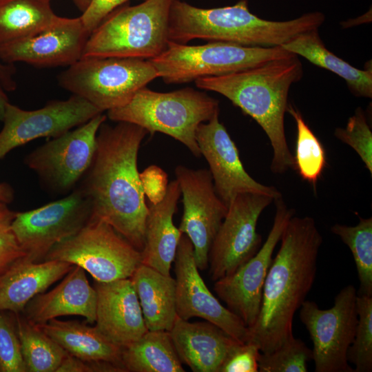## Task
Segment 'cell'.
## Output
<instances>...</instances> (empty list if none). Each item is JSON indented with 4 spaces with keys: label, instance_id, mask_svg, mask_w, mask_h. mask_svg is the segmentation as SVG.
I'll return each instance as SVG.
<instances>
[{
    "label": "cell",
    "instance_id": "6da1fadb",
    "mask_svg": "<svg viewBox=\"0 0 372 372\" xmlns=\"http://www.w3.org/2000/svg\"><path fill=\"white\" fill-rule=\"evenodd\" d=\"M147 133L131 123H102L92 162L77 186L90 205V219L109 224L140 251L148 208L137 160Z\"/></svg>",
    "mask_w": 372,
    "mask_h": 372
},
{
    "label": "cell",
    "instance_id": "7a4b0ae2",
    "mask_svg": "<svg viewBox=\"0 0 372 372\" xmlns=\"http://www.w3.org/2000/svg\"><path fill=\"white\" fill-rule=\"evenodd\" d=\"M269 268L247 342L268 353L293 338V320L314 283L322 236L310 216L289 219Z\"/></svg>",
    "mask_w": 372,
    "mask_h": 372
},
{
    "label": "cell",
    "instance_id": "3957f363",
    "mask_svg": "<svg viewBox=\"0 0 372 372\" xmlns=\"http://www.w3.org/2000/svg\"><path fill=\"white\" fill-rule=\"evenodd\" d=\"M298 56L293 54L243 71L194 81L202 90L224 96L258 123L273 148L271 170L278 174L295 169L284 120L290 87L303 76L302 65Z\"/></svg>",
    "mask_w": 372,
    "mask_h": 372
},
{
    "label": "cell",
    "instance_id": "277c9868",
    "mask_svg": "<svg viewBox=\"0 0 372 372\" xmlns=\"http://www.w3.org/2000/svg\"><path fill=\"white\" fill-rule=\"evenodd\" d=\"M324 20V14L320 12L288 21L264 19L251 12L247 0L214 8L174 0L169 14L168 39L180 44L201 39L245 46H282L302 32L318 29Z\"/></svg>",
    "mask_w": 372,
    "mask_h": 372
},
{
    "label": "cell",
    "instance_id": "5b68a950",
    "mask_svg": "<svg viewBox=\"0 0 372 372\" xmlns=\"http://www.w3.org/2000/svg\"><path fill=\"white\" fill-rule=\"evenodd\" d=\"M219 112V101L205 92L185 87L159 92L144 87L124 105L107 111L106 116L114 122L139 125L152 134H167L200 157L196 129Z\"/></svg>",
    "mask_w": 372,
    "mask_h": 372
},
{
    "label": "cell",
    "instance_id": "8992f818",
    "mask_svg": "<svg viewBox=\"0 0 372 372\" xmlns=\"http://www.w3.org/2000/svg\"><path fill=\"white\" fill-rule=\"evenodd\" d=\"M174 0H145L121 6L90 33L82 58L131 57L149 60L167 47L169 14Z\"/></svg>",
    "mask_w": 372,
    "mask_h": 372
},
{
    "label": "cell",
    "instance_id": "52a82bcc",
    "mask_svg": "<svg viewBox=\"0 0 372 372\" xmlns=\"http://www.w3.org/2000/svg\"><path fill=\"white\" fill-rule=\"evenodd\" d=\"M291 54L282 46H245L223 41L189 45L169 41L166 49L149 61L158 77L172 84L240 72Z\"/></svg>",
    "mask_w": 372,
    "mask_h": 372
},
{
    "label": "cell",
    "instance_id": "ba28073f",
    "mask_svg": "<svg viewBox=\"0 0 372 372\" xmlns=\"http://www.w3.org/2000/svg\"><path fill=\"white\" fill-rule=\"evenodd\" d=\"M149 60L131 57L82 58L58 76L60 86L102 112L121 107L158 78Z\"/></svg>",
    "mask_w": 372,
    "mask_h": 372
},
{
    "label": "cell",
    "instance_id": "9c48e42d",
    "mask_svg": "<svg viewBox=\"0 0 372 372\" xmlns=\"http://www.w3.org/2000/svg\"><path fill=\"white\" fill-rule=\"evenodd\" d=\"M141 251L109 224L90 219L78 232L54 246L43 260L81 267L95 281L130 278L141 264Z\"/></svg>",
    "mask_w": 372,
    "mask_h": 372
},
{
    "label": "cell",
    "instance_id": "30bf717a",
    "mask_svg": "<svg viewBox=\"0 0 372 372\" xmlns=\"http://www.w3.org/2000/svg\"><path fill=\"white\" fill-rule=\"evenodd\" d=\"M106 118V114H99L26 156L25 165L47 190L67 195L78 186L92 162L96 135Z\"/></svg>",
    "mask_w": 372,
    "mask_h": 372
},
{
    "label": "cell",
    "instance_id": "8fae6325",
    "mask_svg": "<svg viewBox=\"0 0 372 372\" xmlns=\"http://www.w3.org/2000/svg\"><path fill=\"white\" fill-rule=\"evenodd\" d=\"M358 292L352 285L344 287L328 309L317 303L304 300L300 309V319L312 341V360L316 372H354L347 360L356 326Z\"/></svg>",
    "mask_w": 372,
    "mask_h": 372
},
{
    "label": "cell",
    "instance_id": "7c38bea8",
    "mask_svg": "<svg viewBox=\"0 0 372 372\" xmlns=\"http://www.w3.org/2000/svg\"><path fill=\"white\" fill-rule=\"evenodd\" d=\"M90 218L89 202L76 187L61 199L16 212L12 227L24 257L39 262L54 246L78 232Z\"/></svg>",
    "mask_w": 372,
    "mask_h": 372
},
{
    "label": "cell",
    "instance_id": "4fadbf2b",
    "mask_svg": "<svg viewBox=\"0 0 372 372\" xmlns=\"http://www.w3.org/2000/svg\"><path fill=\"white\" fill-rule=\"evenodd\" d=\"M274 198L254 193L236 195L211 244L209 273L213 281L228 276L251 258L262 245L257 223L263 210Z\"/></svg>",
    "mask_w": 372,
    "mask_h": 372
},
{
    "label": "cell",
    "instance_id": "5bb4252c",
    "mask_svg": "<svg viewBox=\"0 0 372 372\" xmlns=\"http://www.w3.org/2000/svg\"><path fill=\"white\" fill-rule=\"evenodd\" d=\"M174 172L183 204L178 228L191 240L198 269L205 270L211 244L228 207L218 196L209 169L180 165Z\"/></svg>",
    "mask_w": 372,
    "mask_h": 372
},
{
    "label": "cell",
    "instance_id": "9a60e30c",
    "mask_svg": "<svg viewBox=\"0 0 372 372\" xmlns=\"http://www.w3.org/2000/svg\"><path fill=\"white\" fill-rule=\"evenodd\" d=\"M276 212L265 242L256 254L232 273L214 283V291L227 307L249 328L258 317L264 282L272 262L274 249L294 210L282 196L274 200Z\"/></svg>",
    "mask_w": 372,
    "mask_h": 372
},
{
    "label": "cell",
    "instance_id": "2e32d148",
    "mask_svg": "<svg viewBox=\"0 0 372 372\" xmlns=\"http://www.w3.org/2000/svg\"><path fill=\"white\" fill-rule=\"evenodd\" d=\"M103 113L85 99L72 94L35 110L7 104L0 132V160L13 149L32 140L55 138Z\"/></svg>",
    "mask_w": 372,
    "mask_h": 372
},
{
    "label": "cell",
    "instance_id": "e0dca14e",
    "mask_svg": "<svg viewBox=\"0 0 372 372\" xmlns=\"http://www.w3.org/2000/svg\"><path fill=\"white\" fill-rule=\"evenodd\" d=\"M177 316L186 320L198 317L221 328L240 342H247L249 329L243 321L211 293L196 265L194 247L182 234L174 260Z\"/></svg>",
    "mask_w": 372,
    "mask_h": 372
},
{
    "label": "cell",
    "instance_id": "ac0fdd59",
    "mask_svg": "<svg viewBox=\"0 0 372 372\" xmlns=\"http://www.w3.org/2000/svg\"><path fill=\"white\" fill-rule=\"evenodd\" d=\"M196 140L209 165L215 190L227 207L241 193L265 194L274 200L282 196L275 187L257 182L246 172L235 143L219 121V113L198 126Z\"/></svg>",
    "mask_w": 372,
    "mask_h": 372
},
{
    "label": "cell",
    "instance_id": "d6986e66",
    "mask_svg": "<svg viewBox=\"0 0 372 372\" xmlns=\"http://www.w3.org/2000/svg\"><path fill=\"white\" fill-rule=\"evenodd\" d=\"M89 36L80 17L58 16L37 34L0 48V59L37 67L70 66L81 59Z\"/></svg>",
    "mask_w": 372,
    "mask_h": 372
},
{
    "label": "cell",
    "instance_id": "ffe728a7",
    "mask_svg": "<svg viewBox=\"0 0 372 372\" xmlns=\"http://www.w3.org/2000/svg\"><path fill=\"white\" fill-rule=\"evenodd\" d=\"M96 293L95 326L122 348L147 331L139 300L130 278L94 282Z\"/></svg>",
    "mask_w": 372,
    "mask_h": 372
},
{
    "label": "cell",
    "instance_id": "44dd1931",
    "mask_svg": "<svg viewBox=\"0 0 372 372\" xmlns=\"http://www.w3.org/2000/svg\"><path fill=\"white\" fill-rule=\"evenodd\" d=\"M169 333L181 362L194 372H220L230 353L242 343L211 322H190L178 316Z\"/></svg>",
    "mask_w": 372,
    "mask_h": 372
},
{
    "label": "cell",
    "instance_id": "7402d4cb",
    "mask_svg": "<svg viewBox=\"0 0 372 372\" xmlns=\"http://www.w3.org/2000/svg\"><path fill=\"white\" fill-rule=\"evenodd\" d=\"M96 293L85 271L73 268L53 289L33 298L25 306L23 316L35 324L45 323L58 317L81 316L90 324L96 320Z\"/></svg>",
    "mask_w": 372,
    "mask_h": 372
},
{
    "label": "cell",
    "instance_id": "603a6c76",
    "mask_svg": "<svg viewBox=\"0 0 372 372\" xmlns=\"http://www.w3.org/2000/svg\"><path fill=\"white\" fill-rule=\"evenodd\" d=\"M74 266L59 260L18 259L0 275V311L23 312L33 298L64 278Z\"/></svg>",
    "mask_w": 372,
    "mask_h": 372
},
{
    "label": "cell",
    "instance_id": "cb8c5ba5",
    "mask_svg": "<svg viewBox=\"0 0 372 372\" xmlns=\"http://www.w3.org/2000/svg\"><path fill=\"white\" fill-rule=\"evenodd\" d=\"M180 190L176 179L168 184L164 198L157 204L147 203L145 242L141 263L165 275H170L178 245L182 235L173 223Z\"/></svg>",
    "mask_w": 372,
    "mask_h": 372
},
{
    "label": "cell",
    "instance_id": "d4e9b609",
    "mask_svg": "<svg viewBox=\"0 0 372 372\" xmlns=\"http://www.w3.org/2000/svg\"><path fill=\"white\" fill-rule=\"evenodd\" d=\"M37 324L68 353L87 362H109L126 372L122 364L123 348L111 341L96 326L56 318Z\"/></svg>",
    "mask_w": 372,
    "mask_h": 372
},
{
    "label": "cell",
    "instance_id": "484cf974",
    "mask_svg": "<svg viewBox=\"0 0 372 372\" xmlns=\"http://www.w3.org/2000/svg\"><path fill=\"white\" fill-rule=\"evenodd\" d=\"M130 279L147 330L169 331L177 317L175 279L142 263Z\"/></svg>",
    "mask_w": 372,
    "mask_h": 372
},
{
    "label": "cell",
    "instance_id": "4316f807",
    "mask_svg": "<svg viewBox=\"0 0 372 372\" xmlns=\"http://www.w3.org/2000/svg\"><path fill=\"white\" fill-rule=\"evenodd\" d=\"M282 47L301 56L311 63L342 78L351 92L357 97H372V69L360 70L351 65L329 51L322 41L318 29L302 32Z\"/></svg>",
    "mask_w": 372,
    "mask_h": 372
},
{
    "label": "cell",
    "instance_id": "83f0119b",
    "mask_svg": "<svg viewBox=\"0 0 372 372\" xmlns=\"http://www.w3.org/2000/svg\"><path fill=\"white\" fill-rule=\"evenodd\" d=\"M126 372H184L169 331L147 330L122 349Z\"/></svg>",
    "mask_w": 372,
    "mask_h": 372
},
{
    "label": "cell",
    "instance_id": "f1b7e54d",
    "mask_svg": "<svg viewBox=\"0 0 372 372\" xmlns=\"http://www.w3.org/2000/svg\"><path fill=\"white\" fill-rule=\"evenodd\" d=\"M51 0H10L0 3V48L42 31L58 17Z\"/></svg>",
    "mask_w": 372,
    "mask_h": 372
},
{
    "label": "cell",
    "instance_id": "f546056e",
    "mask_svg": "<svg viewBox=\"0 0 372 372\" xmlns=\"http://www.w3.org/2000/svg\"><path fill=\"white\" fill-rule=\"evenodd\" d=\"M14 314L27 372H56L68 353L37 324Z\"/></svg>",
    "mask_w": 372,
    "mask_h": 372
},
{
    "label": "cell",
    "instance_id": "4dcf8cb0",
    "mask_svg": "<svg viewBox=\"0 0 372 372\" xmlns=\"http://www.w3.org/2000/svg\"><path fill=\"white\" fill-rule=\"evenodd\" d=\"M331 231L349 248L355 264L358 294L372 296V218H361L354 226L336 223Z\"/></svg>",
    "mask_w": 372,
    "mask_h": 372
},
{
    "label": "cell",
    "instance_id": "1f68e13d",
    "mask_svg": "<svg viewBox=\"0 0 372 372\" xmlns=\"http://www.w3.org/2000/svg\"><path fill=\"white\" fill-rule=\"evenodd\" d=\"M287 112L293 118L297 128L295 169L316 189L327 164L325 150L301 112L291 104H288Z\"/></svg>",
    "mask_w": 372,
    "mask_h": 372
},
{
    "label": "cell",
    "instance_id": "d6a6232c",
    "mask_svg": "<svg viewBox=\"0 0 372 372\" xmlns=\"http://www.w3.org/2000/svg\"><path fill=\"white\" fill-rule=\"evenodd\" d=\"M358 324L352 344L347 351L354 372L372 371V296L358 294Z\"/></svg>",
    "mask_w": 372,
    "mask_h": 372
},
{
    "label": "cell",
    "instance_id": "836d02e7",
    "mask_svg": "<svg viewBox=\"0 0 372 372\" xmlns=\"http://www.w3.org/2000/svg\"><path fill=\"white\" fill-rule=\"evenodd\" d=\"M312 360V351L300 339L295 337L268 353H260L259 372H307Z\"/></svg>",
    "mask_w": 372,
    "mask_h": 372
},
{
    "label": "cell",
    "instance_id": "e575fe53",
    "mask_svg": "<svg viewBox=\"0 0 372 372\" xmlns=\"http://www.w3.org/2000/svg\"><path fill=\"white\" fill-rule=\"evenodd\" d=\"M335 136L353 148L372 175V132L362 109L359 107L345 127H338Z\"/></svg>",
    "mask_w": 372,
    "mask_h": 372
},
{
    "label": "cell",
    "instance_id": "d590c367",
    "mask_svg": "<svg viewBox=\"0 0 372 372\" xmlns=\"http://www.w3.org/2000/svg\"><path fill=\"white\" fill-rule=\"evenodd\" d=\"M0 372H27L17 332L15 314L0 311Z\"/></svg>",
    "mask_w": 372,
    "mask_h": 372
},
{
    "label": "cell",
    "instance_id": "8d00e7d4",
    "mask_svg": "<svg viewBox=\"0 0 372 372\" xmlns=\"http://www.w3.org/2000/svg\"><path fill=\"white\" fill-rule=\"evenodd\" d=\"M15 214L8 203L0 201V275L25 256L12 227Z\"/></svg>",
    "mask_w": 372,
    "mask_h": 372
},
{
    "label": "cell",
    "instance_id": "74e56055",
    "mask_svg": "<svg viewBox=\"0 0 372 372\" xmlns=\"http://www.w3.org/2000/svg\"><path fill=\"white\" fill-rule=\"evenodd\" d=\"M260 353L255 344L240 343L227 358L220 372H258Z\"/></svg>",
    "mask_w": 372,
    "mask_h": 372
},
{
    "label": "cell",
    "instance_id": "f35d334b",
    "mask_svg": "<svg viewBox=\"0 0 372 372\" xmlns=\"http://www.w3.org/2000/svg\"><path fill=\"white\" fill-rule=\"evenodd\" d=\"M140 179L145 196L152 204L160 203L165 197L167 187V173L156 165H150L140 173Z\"/></svg>",
    "mask_w": 372,
    "mask_h": 372
},
{
    "label": "cell",
    "instance_id": "ab89813d",
    "mask_svg": "<svg viewBox=\"0 0 372 372\" xmlns=\"http://www.w3.org/2000/svg\"><path fill=\"white\" fill-rule=\"evenodd\" d=\"M129 1L130 0H92L80 17L87 31L90 34L112 11Z\"/></svg>",
    "mask_w": 372,
    "mask_h": 372
},
{
    "label": "cell",
    "instance_id": "60d3db41",
    "mask_svg": "<svg viewBox=\"0 0 372 372\" xmlns=\"http://www.w3.org/2000/svg\"><path fill=\"white\" fill-rule=\"evenodd\" d=\"M56 372H100V367L99 362H87L67 353Z\"/></svg>",
    "mask_w": 372,
    "mask_h": 372
},
{
    "label": "cell",
    "instance_id": "b9f144b4",
    "mask_svg": "<svg viewBox=\"0 0 372 372\" xmlns=\"http://www.w3.org/2000/svg\"><path fill=\"white\" fill-rule=\"evenodd\" d=\"M14 68L12 65L2 64L0 62V81L6 91H13L17 84L12 77Z\"/></svg>",
    "mask_w": 372,
    "mask_h": 372
},
{
    "label": "cell",
    "instance_id": "7bdbcfd3",
    "mask_svg": "<svg viewBox=\"0 0 372 372\" xmlns=\"http://www.w3.org/2000/svg\"><path fill=\"white\" fill-rule=\"evenodd\" d=\"M14 198V191L7 183H0V201L10 203Z\"/></svg>",
    "mask_w": 372,
    "mask_h": 372
},
{
    "label": "cell",
    "instance_id": "ee69618b",
    "mask_svg": "<svg viewBox=\"0 0 372 372\" xmlns=\"http://www.w3.org/2000/svg\"><path fill=\"white\" fill-rule=\"evenodd\" d=\"M4 90L5 89L0 81V121H3L6 105L9 103Z\"/></svg>",
    "mask_w": 372,
    "mask_h": 372
},
{
    "label": "cell",
    "instance_id": "f6af8a7d",
    "mask_svg": "<svg viewBox=\"0 0 372 372\" xmlns=\"http://www.w3.org/2000/svg\"><path fill=\"white\" fill-rule=\"evenodd\" d=\"M91 1L92 0H72L75 6L82 12H83L87 9Z\"/></svg>",
    "mask_w": 372,
    "mask_h": 372
},
{
    "label": "cell",
    "instance_id": "bcb514c9",
    "mask_svg": "<svg viewBox=\"0 0 372 372\" xmlns=\"http://www.w3.org/2000/svg\"><path fill=\"white\" fill-rule=\"evenodd\" d=\"M10 1V0H0V3L5 2V1Z\"/></svg>",
    "mask_w": 372,
    "mask_h": 372
}]
</instances>
